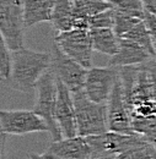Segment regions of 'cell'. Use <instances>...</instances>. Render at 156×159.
<instances>
[{
	"label": "cell",
	"mask_w": 156,
	"mask_h": 159,
	"mask_svg": "<svg viewBox=\"0 0 156 159\" xmlns=\"http://www.w3.org/2000/svg\"><path fill=\"white\" fill-rule=\"evenodd\" d=\"M52 23L57 33L78 28L74 0H57Z\"/></svg>",
	"instance_id": "16"
},
{
	"label": "cell",
	"mask_w": 156,
	"mask_h": 159,
	"mask_svg": "<svg viewBox=\"0 0 156 159\" xmlns=\"http://www.w3.org/2000/svg\"><path fill=\"white\" fill-rule=\"evenodd\" d=\"M51 66V53H39L22 47L12 52V67L9 77L10 87L22 93L32 92Z\"/></svg>",
	"instance_id": "2"
},
{
	"label": "cell",
	"mask_w": 156,
	"mask_h": 159,
	"mask_svg": "<svg viewBox=\"0 0 156 159\" xmlns=\"http://www.w3.org/2000/svg\"><path fill=\"white\" fill-rule=\"evenodd\" d=\"M51 55H52L51 69L54 71L56 76L73 93L82 91L85 87V80L89 69L84 67L75 60L64 54L56 43H53Z\"/></svg>",
	"instance_id": "8"
},
{
	"label": "cell",
	"mask_w": 156,
	"mask_h": 159,
	"mask_svg": "<svg viewBox=\"0 0 156 159\" xmlns=\"http://www.w3.org/2000/svg\"><path fill=\"white\" fill-rule=\"evenodd\" d=\"M36 102L33 110L46 120L53 141L63 139L57 122V100H58V79L49 69L38 81L36 87Z\"/></svg>",
	"instance_id": "4"
},
{
	"label": "cell",
	"mask_w": 156,
	"mask_h": 159,
	"mask_svg": "<svg viewBox=\"0 0 156 159\" xmlns=\"http://www.w3.org/2000/svg\"><path fill=\"white\" fill-rule=\"evenodd\" d=\"M141 2L144 5L145 11L156 15V0H141Z\"/></svg>",
	"instance_id": "23"
},
{
	"label": "cell",
	"mask_w": 156,
	"mask_h": 159,
	"mask_svg": "<svg viewBox=\"0 0 156 159\" xmlns=\"http://www.w3.org/2000/svg\"><path fill=\"white\" fill-rule=\"evenodd\" d=\"M0 127L2 135L23 136L33 132H49L46 120L35 110H1Z\"/></svg>",
	"instance_id": "7"
},
{
	"label": "cell",
	"mask_w": 156,
	"mask_h": 159,
	"mask_svg": "<svg viewBox=\"0 0 156 159\" xmlns=\"http://www.w3.org/2000/svg\"><path fill=\"white\" fill-rule=\"evenodd\" d=\"M117 159H156V148L146 139L117 154Z\"/></svg>",
	"instance_id": "18"
},
{
	"label": "cell",
	"mask_w": 156,
	"mask_h": 159,
	"mask_svg": "<svg viewBox=\"0 0 156 159\" xmlns=\"http://www.w3.org/2000/svg\"><path fill=\"white\" fill-rule=\"evenodd\" d=\"M144 21H145L146 27H148V30L150 32V36H151V40H153L154 49H155V59H156V15H153V14L145 11Z\"/></svg>",
	"instance_id": "22"
},
{
	"label": "cell",
	"mask_w": 156,
	"mask_h": 159,
	"mask_svg": "<svg viewBox=\"0 0 156 159\" xmlns=\"http://www.w3.org/2000/svg\"><path fill=\"white\" fill-rule=\"evenodd\" d=\"M94 50L108 55H116L119 49V38L113 28H90Z\"/></svg>",
	"instance_id": "17"
},
{
	"label": "cell",
	"mask_w": 156,
	"mask_h": 159,
	"mask_svg": "<svg viewBox=\"0 0 156 159\" xmlns=\"http://www.w3.org/2000/svg\"><path fill=\"white\" fill-rule=\"evenodd\" d=\"M119 77L117 67H91L87 70L84 91L96 103H107Z\"/></svg>",
	"instance_id": "9"
},
{
	"label": "cell",
	"mask_w": 156,
	"mask_h": 159,
	"mask_svg": "<svg viewBox=\"0 0 156 159\" xmlns=\"http://www.w3.org/2000/svg\"><path fill=\"white\" fill-rule=\"evenodd\" d=\"M92 147L95 158L105 156H117L139 143L145 137L138 132L122 134L115 131H107L102 135L86 136Z\"/></svg>",
	"instance_id": "10"
},
{
	"label": "cell",
	"mask_w": 156,
	"mask_h": 159,
	"mask_svg": "<svg viewBox=\"0 0 156 159\" xmlns=\"http://www.w3.org/2000/svg\"><path fill=\"white\" fill-rule=\"evenodd\" d=\"M151 59H154V57L140 44L130 39L119 38V49L116 55L110 58L108 65L119 69L124 66L140 65Z\"/></svg>",
	"instance_id": "14"
},
{
	"label": "cell",
	"mask_w": 156,
	"mask_h": 159,
	"mask_svg": "<svg viewBox=\"0 0 156 159\" xmlns=\"http://www.w3.org/2000/svg\"><path fill=\"white\" fill-rule=\"evenodd\" d=\"M79 136L102 135L108 130L107 103H96L87 97L85 91L73 93Z\"/></svg>",
	"instance_id": "3"
},
{
	"label": "cell",
	"mask_w": 156,
	"mask_h": 159,
	"mask_svg": "<svg viewBox=\"0 0 156 159\" xmlns=\"http://www.w3.org/2000/svg\"><path fill=\"white\" fill-rule=\"evenodd\" d=\"M111 5L116 12L124 16L138 19H144L145 16V9L141 0H115Z\"/></svg>",
	"instance_id": "19"
},
{
	"label": "cell",
	"mask_w": 156,
	"mask_h": 159,
	"mask_svg": "<svg viewBox=\"0 0 156 159\" xmlns=\"http://www.w3.org/2000/svg\"><path fill=\"white\" fill-rule=\"evenodd\" d=\"M107 1H110V2H113V1H115V0H107Z\"/></svg>",
	"instance_id": "26"
},
{
	"label": "cell",
	"mask_w": 156,
	"mask_h": 159,
	"mask_svg": "<svg viewBox=\"0 0 156 159\" xmlns=\"http://www.w3.org/2000/svg\"><path fill=\"white\" fill-rule=\"evenodd\" d=\"M25 30L23 0H0L1 38L12 52L23 47Z\"/></svg>",
	"instance_id": "5"
},
{
	"label": "cell",
	"mask_w": 156,
	"mask_h": 159,
	"mask_svg": "<svg viewBox=\"0 0 156 159\" xmlns=\"http://www.w3.org/2000/svg\"><path fill=\"white\" fill-rule=\"evenodd\" d=\"M95 159H117V156H105V157H98Z\"/></svg>",
	"instance_id": "25"
},
{
	"label": "cell",
	"mask_w": 156,
	"mask_h": 159,
	"mask_svg": "<svg viewBox=\"0 0 156 159\" xmlns=\"http://www.w3.org/2000/svg\"><path fill=\"white\" fill-rule=\"evenodd\" d=\"M54 43L64 54L84 67H92L91 59L94 47L90 28H73L65 32H59L54 37Z\"/></svg>",
	"instance_id": "6"
},
{
	"label": "cell",
	"mask_w": 156,
	"mask_h": 159,
	"mask_svg": "<svg viewBox=\"0 0 156 159\" xmlns=\"http://www.w3.org/2000/svg\"><path fill=\"white\" fill-rule=\"evenodd\" d=\"M119 79L132 124L156 118V59L119 67ZM133 127V126H132Z\"/></svg>",
	"instance_id": "1"
},
{
	"label": "cell",
	"mask_w": 156,
	"mask_h": 159,
	"mask_svg": "<svg viewBox=\"0 0 156 159\" xmlns=\"http://www.w3.org/2000/svg\"><path fill=\"white\" fill-rule=\"evenodd\" d=\"M116 12L111 7L90 19V28H113Z\"/></svg>",
	"instance_id": "21"
},
{
	"label": "cell",
	"mask_w": 156,
	"mask_h": 159,
	"mask_svg": "<svg viewBox=\"0 0 156 159\" xmlns=\"http://www.w3.org/2000/svg\"><path fill=\"white\" fill-rule=\"evenodd\" d=\"M58 79V77H57ZM57 122L63 137L78 136V124L73 92L58 79Z\"/></svg>",
	"instance_id": "13"
},
{
	"label": "cell",
	"mask_w": 156,
	"mask_h": 159,
	"mask_svg": "<svg viewBox=\"0 0 156 159\" xmlns=\"http://www.w3.org/2000/svg\"><path fill=\"white\" fill-rule=\"evenodd\" d=\"M57 0H23V16L26 28L41 22H52Z\"/></svg>",
	"instance_id": "15"
},
{
	"label": "cell",
	"mask_w": 156,
	"mask_h": 159,
	"mask_svg": "<svg viewBox=\"0 0 156 159\" xmlns=\"http://www.w3.org/2000/svg\"><path fill=\"white\" fill-rule=\"evenodd\" d=\"M43 157L48 159H95L91 143L85 136L63 137L53 141Z\"/></svg>",
	"instance_id": "12"
},
{
	"label": "cell",
	"mask_w": 156,
	"mask_h": 159,
	"mask_svg": "<svg viewBox=\"0 0 156 159\" xmlns=\"http://www.w3.org/2000/svg\"><path fill=\"white\" fill-rule=\"evenodd\" d=\"M12 67V50L7 47L6 42L1 38L0 47V77L2 81L9 80Z\"/></svg>",
	"instance_id": "20"
},
{
	"label": "cell",
	"mask_w": 156,
	"mask_h": 159,
	"mask_svg": "<svg viewBox=\"0 0 156 159\" xmlns=\"http://www.w3.org/2000/svg\"><path fill=\"white\" fill-rule=\"evenodd\" d=\"M107 118H108V130L122 134H133L132 116L128 104L124 98L122 82L118 77L115 88L107 100Z\"/></svg>",
	"instance_id": "11"
},
{
	"label": "cell",
	"mask_w": 156,
	"mask_h": 159,
	"mask_svg": "<svg viewBox=\"0 0 156 159\" xmlns=\"http://www.w3.org/2000/svg\"><path fill=\"white\" fill-rule=\"evenodd\" d=\"M27 159H48L43 157V154H36V153H28L27 154Z\"/></svg>",
	"instance_id": "24"
}]
</instances>
